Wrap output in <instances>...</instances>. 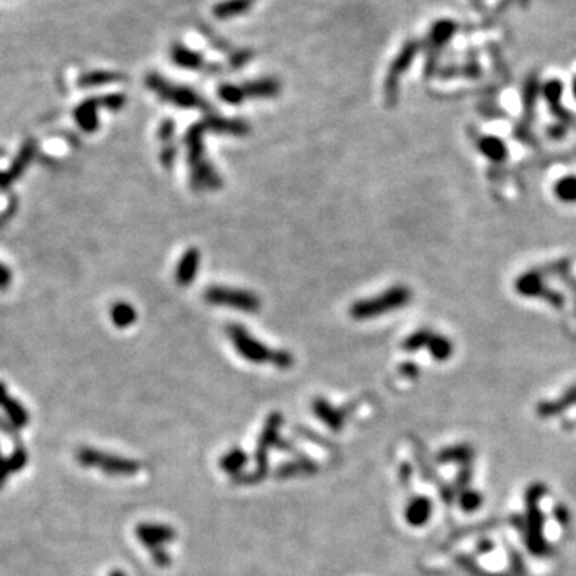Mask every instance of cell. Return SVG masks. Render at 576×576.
<instances>
[{"label":"cell","instance_id":"cell-1","mask_svg":"<svg viewBox=\"0 0 576 576\" xmlns=\"http://www.w3.org/2000/svg\"><path fill=\"white\" fill-rule=\"evenodd\" d=\"M210 132L205 118L192 125L184 136V145L188 147V165L191 173V186L195 191H212L221 188V176L213 168V165L205 157L204 135Z\"/></svg>","mask_w":576,"mask_h":576},{"label":"cell","instance_id":"cell-2","mask_svg":"<svg viewBox=\"0 0 576 576\" xmlns=\"http://www.w3.org/2000/svg\"><path fill=\"white\" fill-rule=\"evenodd\" d=\"M229 340L233 341V346L242 359L252 364H272L277 368H290L293 365V355L283 351V349H271L264 343H261L257 338L250 335L245 326L242 325H228L226 329Z\"/></svg>","mask_w":576,"mask_h":576},{"label":"cell","instance_id":"cell-3","mask_svg":"<svg viewBox=\"0 0 576 576\" xmlns=\"http://www.w3.org/2000/svg\"><path fill=\"white\" fill-rule=\"evenodd\" d=\"M146 85L152 93L165 101V103L173 104L181 109H199L212 112V104L207 101L199 92L186 85H178L165 79L157 73H149L146 77Z\"/></svg>","mask_w":576,"mask_h":576},{"label":"cell","instance_id":"cell-4","mask_svg":"<svg viewBox=\"0 0 576 576\" xmlns=\"http://www.w3.org/2000/svg\"><path fill=\"white\" fill-rule=\"evenodd\" d=\"M412 300V292L407 287H393L386 292L379 293L375 298H367L355 301L349 310L351 317L355 320H368L389 314L397 310H402Z\"/></svg>","mask_w":576,"mask_h":576},{"label":"cell","instance_id":"cell-5","mask_svg":"<svg viewBox=\"0 0 576 576\" xmlns=\"http://www.w3.org/2000/svg\"><path fill=\"white\" fill-rule=\"evenodd\" d=\"M281 93V82L274 77L248 80L245 84H223L218 87V97L226 104H242L245 99L253 98H274Z\"/></svg>","mask_w":576,"mask_h":576},{"label":"cell","instance_id":"cell-6","mask_svg":"<svg viewBox=\"0 0 576 576\" xmlns=\"http://www.w3.org/2000/svg\"><path fill=\"white\" fill-rule=\"evenodd\" d=\"M77 461L85 467H98L109 476H135L141 469V465L135 460L122 458V456L103 453L92 447H82L77 450Z\"/></svg>","mask_w":576,"mask_h":576},{"label":"cell","instance_id":"cell-7","mask_svg":"<svg viewBox=\"0 0 576 576\" xmlns=\"http://www.w3.org/2000/svg\"><path fill=\"white\" fill-rule=\"evenodd\" d=\"M204 300L212 306H224L247 314H255L261 310V300L258 295L240 288L213 285L204 292Z\"/></svg>","mask_w":576,"mask_h":576},{"label":"cell","instance_id":"cell-8","mask_svg":"<svg viewBox=\"0 0 576 576\" xmlns=\"http://www.w3.org/2000/svg\"><path fill=\"white\" fill-rule=\"evenodd\" d=\"M419 49H421V44L418 42V40L410 39L402 45L400 51L397 53L394 61L391 63V66L388 69V75H386V80H384V99L388 106H394L397 103L402 75L407 73L410 66H412V63L415 61V58H417Z\"/></svg>","mask_w":576,"mask_h":576},{"label":"cell","instance_id":"cell-9","mask_svg":"<svg viewBox=\"0 0 576 576\" xmlns=\"http://www.w3.org/2000/svg\"><path fill=\"white\" fill-rule=\"evenodd\" d=\"M458 31V25L451 20H439L431 26L429 34H427L426 47H427V59H426V73L431 74L436 69L437 58L445 45H447L455 32Z\"/></svg>","mask_w":576,"mask_h":576},{"label":"cell","instance_id":"cell-10","mask_svg":"<svg viewBox=\"0 0 576 576\" xmlns=\"http://www.w3.org/2000/svg\"><path fill=\"white\" fill-rule=\"evenodd\" d=\"M170 58L178 68L195 71V73H205V74L221 73V66H218L216 63L207 61L205 56L202 55V53L189 49V47L180 44V42L171 45Z\"/></svg>","mask_w":576,"mask_h":576},{"label":"cell","instance_id":"cell-11","mask_svg":"<svg viewBox=\"0 0 576 576\" xmlns=\"http://www.w3.org/2000/svg\"><path fill=\"white\" fill-rule=\"evenodd\" d=\"M538 503H527L528 514L525 519V541L528 549L537 556L548 554V543L543 538V525L544 519L541 510L537 506Z\"/></svg>","mask_w":576,"mask_h":576},{"label":"cell","instance_id":"cell-12","mask_svg":"<svg viewBox=\"0 0 576 576\" xmlns=\"http://www.w3.org/2000/svg\"><path fill=\"white\" fill-rule=\"evenodd\" d=\"M283 423V417L278 412L271 413L266 419V424L261 432L257 451H255V458H257V465L259 469H267V455H269L271 448L278 443V431Z\"/></svg>","mask_w":576,"mask_h":576},{"label":"cell","instance_id":"cell-13","mask_svg":"<svg viewBox=\"0 0 576 576\" xmlns=\"http://www.w3.org/2000/svg\"><path fill=\"white\" fill-rule=\"evenodd\" d=\"M136 538L146 546L147 549L162 548L175 539V530L164 524H140L136 527Z\"/></svg>","mask_w":576,"mask_h":576},{"label":"cell","instance_id":"cell-14","mask_svg":"<svg viewBox=\"0 0 576 576\" xmlns=\"http://www.w3.org/2000/svg\"><path fill=\"white\" fill-rule=\"evenodd\" d=\"M200 266V252L197 248H188L176 264L175 281L180 287H189L197 277Z\"/></svg>","mask_w":576,"mask_h":576},{"label":"cell","instance_id":"cell-15","mask_svg":"<svg viewBox=\"0 0 576 576\" xmlns=\"http://www.w3.org/2000/svg\"><path fill=\"white\" fill-rule=\"evenodd\" d=\"M312 410L314 415L319 419L324 421V424L326 427H330L331 431H340L344 424V418H346V410L344 408H335L329 400L322 399V397H317L316 400L312 402Z\"/></svg>","mask_w":576,"mask_h":576},{"label":"cell","instance_id":"cell-16","mask_svg":"<svg viewBox=\"0 0 576 576\" xmlns=\"http://www.w3.org/2000/svg\"><path fill=\"white\" fill-rule=\"evenodd\" d=\"M98 108H101L99 98L87 99L80 106H77L74 111V118L79 123V127L87 133L97 132L99 127L98 118Z\"/></svg>","mask_w":576,"mask_h":576},{"label":"cell","instance_id":"cell-17","mask_svg":"<svg viewBox=\"0 0 576 576\" xmlns=\"http://www.w3.org/2000/svg\"><path fill=\"white\" fill-rule=\"evenodd\" d=\"M432 514V503L427 496H415L405 508V520L412 527H423Z\"/></svg>","mask_w":576,"mask_h":576},{"label":"cell","instance_id":"cell-18","mask_svg":"<svg viewBox=\"0 0 576 576\" xmlns=\"http://www.w3.org/2000/svg\"><path fill=\"white\" fill-rule=\"evenodd\" d=\"M255 0H221L213 7V16L216 20H233L252 10Z\"/></svg>","mask_w":576,"mask_h":576},{"label":"cell","instance_id":"cell-19","mask_svg":"<svg viewBox=\"0 0 576 576\" xmlns=\"http://www.w3.org/2000/svg\"><path fill=\"white\" fill-rule=\"evenodd\" d=\"M109 316H111L112 324H114L117 329H121V330L132 326L136 322V319H138V314H136L135 307L127 301L114 302V305L111 306Z\"/></svg>","mask_w":576,"mask_h":576},{"label":"cell","instance_id":"cell-20","mask_svg":"<svg viewBox=\"0 0 576 576\" xmlns=\"http://www.w3.org/2000/svg\"><path fill=\"white\" fill-rule=\"evenodd\" d=\"M248 456L243 450L240 448H233L226 453L221 460H219V466L224 472L231 474V476H239L240 471L247 465Z\"/></svg>","mask_w":576,"mask_h":576},{"label":"cell","instance_id":"cell-21","mask_svg":"<svg viewBox=\"0 0 576 576\" xmlns=\"http://www.w3.org/2000/svg\"><path fill=\"white\" fill-rule=\"evenodd\" d=\"M32 152H34V145L32 142H29L25 149L21 151L20 156H18L15 165H11L13 168H11L8 173H2V171H0V188L8 186L11 181H15L16 176H20L23 173V170H25L27 162L32 157Z\"/></svg>","mask_w":576,"mask_h":576},{"label":"cell","instance_id":"cell-22","mask_svg":"<svg viewBox=\"0 0 576 576\" xmlns=\"http://www.w3.org/2000/svg\"><path fill=\"white\" fill-rule=\"evenodd\" d=\"M122 80V75H118L116 73H108V71H94V73L84 74L79 79V87L82 88H90V87H99L106 84H112V82Z\"/></svg>","mask_w":576,"mask_h":576},{"label":"cell","instance_id":"cell-23","mask_svg":"<svg viewBox=\"0 0 576 576\" xmlns=\"http://www.w3.org/2000/svg\"><path fill=\"white\" fill-rule=\"evenodd\" d=\"M426 349L429 351L432 357L439 362L447 360L451 355V353H453V346H451V343L447 340V338H443L441 335H431Z\"/></svg>","mask_w":576,"mask_h":576},{"label":"cell","instance_id":"cell-24","mask_svg":"<svg viewBox=\"0 0 576 576\" xmlns=\"http://www.w3.org/2000/svg\"><path fill=\"white\" fill-rule=\"evenodd\" d=\"M2 407L5 408V413H7V417L10 418L11 424L16 426V427H23V426L27 424L29 415L26 412V408L23 407L20 402L11 399V397L8 396L7 399H5V402L2 403Z\"/></svg>","mask_w":576,"mask_h":576},{"label":"cell","instance_id":"cell-25","mask_svg":"<svg viewBox=\"0 0 576 576\" xmlns=\"http://www.w3.org/2000/svg\"><path fill=\"white\" fill-rule=\"evenodd\" d=\"M316 471H317V466L314 465L311 460H300V461L288 462V465H283L278 467L277 476L285 479V477L298 476V474H311Z\"/></svg>","mask_w":576,"mask_h":576},{"label":"cell","instance_id":"cell-26","mask_svg":"<svg viewBox=\"0 0 576 576\" xmlns=\"http://www.w3.org/2000/svg\"><path fill=\"white\" fill-rule=\"evenodd\" d=\"M472 458V450L467 447V445H458V447H451L445 448L439 453V461L441 462H448V461H462L469 462V460Z\"/></svg>","mask_w":576,"mask_h":576},{"label":"cell","instance_id":"cell-27","mask_svg":"<svg viewBox=\"0 0 576 576\" xmlns=\"http://www.w3.org/2000/svg\"><path fill=\"white\" fill-rule=\"evenodd\" d=\"M480 149L489 156L491 160H503L506 157V146L503 145L501 140L496 138H484L480 141Z\"/></svg>","mask_w":576,"mask_h":576},{"label":"cell","instance_id":"cell-28","mask_svg":"<svg viewBox=\"0 0 576 576\" xmlns=\"http://www.w3.org/2000/svg\"><path fill=\"white\" fill-rule=\"evenodd\" d=\"M557 197L563 202H576V176H567L556 186Z\"/></svg>","mask_w":576,"mask_h":576},{"label":"cell","instance_id":"cell-29","mask_svg":"<svg viewBox=\"0 0 576 576\" xmlns=\"http://www.w3.org/2000/svg\"><path fill=\"white\" fill-rule=\"evenodd\" d=\"M431 331L429 330H418L415 331V333L410 335L405 341H403V349L410 353H415L418 351V349H423L427 346V341H429L431 338Z\"/></svg>","mask_w":576,"mask_h":576},{"label":"cell","instance_id":"cell-30","mask_svg":"<svg viewBox=\"0 0 576 576\" xmlns=\"http://www.w3.org/2000/svg\"><path fill=\"white\" fill-rule=\"evenodd\" d=\"M460 504L462 509L467 510V513H471V510H476L477 508H480V504H482V496H480L479 493L474 490H466L461 493Z\"/></svg>","mask_w":576,"mask_h":576},{"label":"cell","instance_id":"cell-31","mask_svg":"<svg viewBox=\"0 0 576 576\" xmlns=\"http://www.w3.org/2000/svg\"><path fill=\"white\" fill-rule=\"evenodd\" d=\"M517 288L527 296H532L539 292V278L534 274H527L519 281Z\"/></svg>","mask_w":576,"mask_h":576},{"label":"cell","instance_id":"cell-32","mask_svg":"<svg viewBox=\"0 0 576 576\" xmlns=\"http://www.w3.org/2000/svg\"><path fill=\"white\" fill-rule=\"evenodd\" d=\"M99 103H101V108H106L109 111H118L125 106V97L121 93H111V94H106V97L103 98H99Z\"/></svg>","mask_w":576,"mask_h":576},{"label":"cell","instance_id":"cell-33","mask_svg":"<svg viewBox=\"0 0 576 576\" xmlns=\"http://www.w3.org/2000/svg\"><path fill=\"white\" fill-rule=\"evenodd\" d=\"M7 465H8V471L10 472L21 471V469L27 465V453L23 448L15 450L13 455H11L10 458L7 460Z\"/></svg>","mask_w":576,"mask_h":576},{"label":"cell","instance_id":"cell-34","mask_svg":"<svg viewBox=\"0 0 576 576\" xmlns=\"http://www.w3.org/2000/svg\"><path fill=\"white\" fill-rule=\"evenodd\" d=\"M562 84L559 80H551L544 85V94L548 98L549 104H559L560 97H562Z\"/></svg>","mask_w":576,"mask_h":576},{"label":"cell","instance_id":"cell-35","mask_svg":"<svg viewBox=\"0 0 576 576\" xmlns=\"http://www.w3.org/2000/svg\"><path fill=\"white\" fill-rule=\"evenodd\" d=\"M176 152H178L176 146L168 145L167 142V147H164L162 154H160V160H162V165L165 168H170L171 165H173L175 159H176Z\"/></svg>","mask_w":576,"mask_h":576},{"label":"cell","instance_id":"cell-36","mask_svg":"<svg viewBox=\"0 0 576 576\" xmlns=\"http://www.w3.org/2000/svg\"><path fill=\"white\" fill-rule=\"evenodd\" d=\"M173 133H175V122L171 121V118H167V121L162 122V125H160L159 128V138L165 142H170Z\"/></svg>","mask_w":576,"mask_h":576},{"label":"cell","instance_id":"cell-37","mask_svg":"<svg viewBox=\"0 0 576 576\" xmlns=\"http://www.w3.org/2000/svg\"><path fill=\"white\" fill-rule=\"evenodd\" d=\"M151 554H152L154 562H156L159 567H168L170 565L171 559H170L167 551H164L162 548H157V549H151Z\"/></svg>","mask_w":576,"mask_h":576},{"label":"cell","instance_id":"cell-38","mask_svg":"<svg viewBox=\"0 0 576 576\" xmlns=\"http://www.w3.org/2000/svg\"><path fill=\"white\" fill-rule=\"evenodd\" d=\"M11 283V272L5 264L0 263V290L8 288Z\"/></svg>","mask_w":576,"mask_h":576},{"label":"cell","instance_id":"cell-39","mask_svg":"<svg viewBox=\"0 0 576 576\" xmlns=\"http://www.w3.org/2000/svg\"><path fill=\"white\" fill-rule=\"evenodd\" d=\"M8 465H7V460H4L2 456H0V489H4L5 485V480L8 477Z\"/></svg>","mask_w":576,"mask_h":576},{"label":"cell","instance_id":"cell-40","mask_svg":"<svg viewBox=\"0 0 576 576\" xmlns=\"http://www.w3.org/2000/svg\"><path fill=\"white\" fill-rule=\"evenodd\" d=\"M556 517H557V520H559L563 527H565V525L568 524V513H567V509L563 508V506H557V508H556Z\"/></svg>","mask_w":576,"mask_h":576},{"label":"cell","instance_id":"cell-41","mask_svg":"<svg viewBox=\"0 0 576 576\" xmlns=\"http://www.w3.org/2000/svg\"><path fill=\"white\" fill-rule=\"evenodd\" d=\"M400 372H402L405 376H408V378H415V376L418 375V368H417V365H413V364L402 365V367H400Z\"/></svg>","mask_w":576,"mask_h":576},{"label":"cell","instance_id":"cell-42","mask_svg":"<svg viewBox=\"0 0 576 576\" xmlns=\"http://www.w3.org/2000/svg\"><path fill=\"white\" fill-rule=\"evenodd\" d=\"M491 549H493L491 541H482L479 544V552H482V554H485V552H490Z\"/></svg>","mask_w":576,"mask_h":576},{"label":"cell","instance_id":"cell-43","mask_svg":"<svg viewBox=\"0 0 576 576\" xmlns=\"http://www.w3.org/2000/svg\"><path fill=\"white\" fill-rule=\"evenodd\" d=\"M7 397H8L7 388H5L4 383H0V405H2V403L5 402V399H7Z\"/></svg>","mask_w":576,"mask_h":576},{"label":"cell","instance_id":"cell-44","mask_svg":"<svg viewBox=\"0 0 576 576\" xmlns=\"http://www.w3.org/2000/svg\"><path fill=\"white\" fill-rule=\"evenodd\" d=\"M109 576H127V575L123 573L122 570H112V572L109 573Z\"/></svg>","mask_w":576,"mask_h":576},{"label":"cell","instance_id":"cell-45","mask_svg":"<svg viewBox=\"0 0 576 576\" xmlns=\"http://www.w3.org/2000/svg\"><path fill=\"white\" fill-rule=\"evenodd\" d=\"M472 5H476L477 8H480V5H482V0H471Z\"/></svg>","mask_w":576,"mask_h":576},{"label":"cell","instance_id":"cell-46","mask_svg":"<svg viewBox=\"0 0 576 576\" xmlns=\"http://www.w3.org/2000/svg\"><path fill=\"white\" fill-rule=\"evenodd\" d=\"M573 94L576 97V79L573 80Z\"/></svg>","mask_w":576,"mask_h":576},{"label":"cell","instance_id":"cell-47","mask_svg":"<svg viewBox=\"0 0 576 576\" xmlns=\"http://www.w3.org/2000/svg\"><path fill=\"white\" fill-rule=\"evenodd\" d=\"M255 2H257V0H255Z\"/></svg>","mask_w":576,"mask_h":576}]
</instances>
